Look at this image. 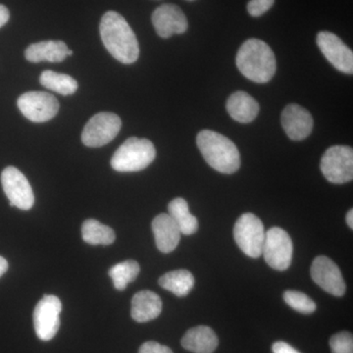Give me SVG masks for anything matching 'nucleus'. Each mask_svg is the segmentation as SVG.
I'll return each instance as SVG.
<instances>
[{
	"instance_id": "obj_1",
	"label": "nucleus",
	"mask_w": 353,
	"mask_h": 353,
	"mask_svg": "<svg viewBox=\"0 0 353 353\" xmlns=\"http://www.w3.org/2000/svg\"><path fill=\"white\" fill-rule=\"evenodd\" d=\"M99 31L102 43L116 60L123 64H132L139 59L138 39L126 19L119 13L108 11L104 14Z\"/></svg>"
},
{
	"instance_id": "obj_2",
	"label": "nucleus",
	"mask_w": 353,
	"mask_h": 353,
	"mask_svg": "<svg viewBox=\"0 0 353 353\" xmlns=\"http://www.w3.org/2000/svg\"><path fill=\"white\" fill-rule=\"evenodd\" d=\"M236 66L245 78L257 83H268L277 70L270 46L257 39H248L239 50Z\"/></svg>"
},
{
	"instance_id": "obj_3",
	"label": "nucleus",
	"mask_w": 353,
	"mask_h": 353,
	"mask_svg": "<svg viewBox=\"0 0 353 353\" xmlns=\"http://www.w3.org/2000/svg\"><path fill=\"white\" fill-rule=\"evenodd\" d=\"M196 143L202 157L216 171L234 174L240 169V152L227 137L210 130H203L197 134Z\"/></svg>"
},
{
	"instance_id": "obj_4",
	"label": "nucleus",
	"mask_w": 353,
	"mask_h": 353,
	"mask_svg": "<svg viewBox=\"0 0 353 353\" xmlns=\"http://www.w3.org/2000/svg\"><path fill=\"white\" fill-rule=\"evenodd\" d=\"M157 157L152 141L136 137L128 139L111 158V167L121 173H131L148 168Z\"/></svg>"
},
{
	"instance_id": "obj_5",
	"label": "nucleus",
	"mask_w": 353,
	"mask_h": 353,
	"mask_svg": "<svg viewBox=\"0 0 353 353\" xmlns=\"http://www.w3.org/2000/svg\"><path fill=\"white\" fill-rule=\"evenodd\" d=\"M263 223L252 213H245L239 218L234 228V238L243 252L252 259L262 255L265 241Z\"/></svg>"
},
{
	"instance_id": "obj_6",
	"label": "nucleus",
	"mask_w": 353,
	"mask_h": 353,
	"mask_svg": "<svg viewBox=\"0 0 353 353\" xmlns=\"http://www.w3.org/2000/svg\"><path fill=\"white\" fill-rule=\"evenodd\" d=\"M323 175L329 182L341 185L353 179V150L350 146L334 145L324 153L320 163Z\"/></svg>"
},
{
	"instance_id": "obj_7",
	"label": "nucleus",
	"mask_w": 353,
	"mask_h": 353,
	"mask_svg": "<svg viewBox=\"0 0 353 353\" xmlns=\"http://www.w3.org/2000/svg\"><path fill=\"white\" fill-rule=\"evenodd\" d=\"M292 241L285 230L274 227L267 231L262 254L271 268L278 271L289 269L292 261Z\"/></svg>"
},
{
	"instance_id": "obj_8",
	"label": "nucleus",
	"mask_w": 353,
	"mask_h": 353,
	"mask_svg": "<svg viewBox=\"0 0 353 353\" xmlns=\"http://www.w3.org/2000/svg\"><path fill=\"white\" fill-rule=\"evenodd\" d=\"M122 121L111 112L95 114L83 130L82 141L88 148H101L108 145L119 134Z\"/></svg>"
},
{
	"instance_id": "obj_9",
	"label": "nucleus",
	"mask_w": 353,
	"mask_h": 353,
	"mask_svg": "<svg viewBox=\"0 0 353 353\" xmlns=\"http://www.w3.org/2000/svg\"><path fill=\"white\" fill-rule=\"evenodd\" d=\"M62 303L57 296L44 294L34 311V327L39 340H52L60 327Z\"/></svg>"
},
{
	"instance_id": "obj_10",
	"label": "nucleus",
	"mask_w": 353,
	"mask_h": 353,
	"mask_svg": "<svg viewBox=\"0 0 353 353\" xmlns=\"http://www.w3.org/2000/svg\"><path fill=\"white\" fill-rule=\"evenodd\" d=\"M17 105L23 115L34 123L48 122L59 111L57 97L46 92H25L18 99Z\"/></svg>"
},
{
	"instance_id": "obj_11",
	"label": "nucleus",
	"mask_w": 353,
	"mask_h": 353,
	"mask_svg": "<svg viewBox=\"0 0 353 353\" xmlns=\"http://www.w3.org/2000/svg\"><path fill=\"white\" fill-rule=\"evenodd\" d=\"M1 183L11 208L30 210L34 204V194L24 174L13 166L7 167L1 173Z\"/></svg>"
},
{
	"instance_id": "obj_12",
	"label": "nucleus",
	"mask_w": 353,
	"mask_h": 353,
	"mask_svg": "<svg viewBox=\"0 0 353 353\" xmlns=\"http://www.w3.org/2000/svg\"><path fill=\"white\" fill-rule=\"evenodd\" d=\"M318 48L334 68L345 74L353 73L352 50L338 36L330 32H320Z\"/></svg>"
},
{
	"instance_id": "obj_13",
	"label": "nucleus",
	"mask_w": 353,
	"mask_h": 353,
	"mask_svg": "<svg viewBox=\"0 0 353 353\" xmlns=\"http://www.w3.org/2000/svg\"><path fill=\"white\" fill-rule=\"evenodd\" d=\"M311 277L325 292L334 296H343L347 285L338 265L326 256L316 257L311 266Z\"/></svg>"
},
{
	"instance_id": "obj_14",
	"label": "nucleus",
	"mask_w": 353,
	"mask_h": 353,
	"mask_svg": "<svg viewBox=\"0 0 353 353\" xmlns=\"http://www.w3.org/2000/svg\"><path fill=\"white\" fill-rule=\"evenodd\" d=\"M152 24L158 36L168 39L188 30V20L180 7L175 4H163L152 14Z\"/></svg>"
},
{
	"instance_id": "obj_15",
	"label": "nucleus",
	"mask_w": 353,
	"mask_h": 353,
	"mask_svg": "<svg viewBox=\"0 0 353 353\" xmlns=\"http://www.w3.org/2000/svg\"><path fill=\"white\" fill-rule=\"evenodd\" d=\"M282 126L292 141H303L313 129V118L305 108L299 104H290L282 113Z\"/></svg>"
},
{
	"instance_id": "obj_16",
	"label": "nucleus",
	"mask_w": 353,
	"mask_h": 353,
	"mask_svg": "<svg viewBox=\"0 0 353 353\" xmlns=\"http://www.w3.org/2000/svg\"><path fill=\"white\" fill-rule=\"evenodd\" d=\"M152 232L159 252L170 253L180 243V229L169 214H159L152 221Z\"/></svg>"
},
{
	"instance_id": "obj_17",
	"label": "nucleus",
	"mask_w": 353,
	"mask_h": 353,
	"mask_svg": "<svg viewBox=\"0 0 353 353\" xmlns=\"http://www.w3.org/2000/svg\"><path fill=\"white\" fill-rule=\"evenodd\" d=\"M161 311V299L152 290H141L132 297L131 315L136 322L146 323L157 319Z\"/></svg>"
},
{
	"instance_id": "obj_18",
	"label": "nucleus",
	"mask_w": 353,
	"mask_h": 353,
	"mask_svg": "<svg viewBox=\"0 0 353 353\" xmlns=\"http://www.w3.org/2000/svg\"><path fill=\"white\" fill-rule=\"evenodd\" d=\"M67 44L62 41H46L32 43L25 51V57L32 63L48 61L59 63L67 58Z\"/></svg>"
},
{
	"instance_id": "obj_19",
	"label": "nucleus",
	"mask_w": 353,
	"mask_h": 353,
	"mask_svg": "<svg viewBox=\"0 0 353 353\" xmlns=\"http://www.w3.org/2000/svg\"><path fill=\"white\" fill-rule=\"evenodd\" d=\"M226 108L228 113L234 121L243 124L252 122L260 110L259 102L245 92H236L230 95Z\"/></svg>"
},
{
	"instance_id": "obj_20",
	"label": "nucleus",
	"mask_w": 353,
	"mask_h": 353,
	"mask_svg": "<svg viewBox=\"0 0 353 353\" xmlns=\"http://www.w3.org/2000/svg\"><path fill=\"white\" fill-rule=\"evenodd\" d=\"M218 343L214 331L206 326L190 329L182 339L183 347L194 353H213Z\"/></svg>"
},
{
	"instance_id": "obj_21",
	"label": "nucleus",
	"mask_w": 353,
	"mask_h": 353,
	"mask_svg": "<svg viewBox=\"0 0 353 353\" xmlns=\"http://www.w3.org/2000/svg\"><path fill=\"white\" fill-rule=\"evenodd\" d=\"M168 214L175 221L182 234L190 236L199 230V221L196 216L190 214L189 204L183 199L178 197L168 204Z\"/></svg>"
},
{
	"instance_id": "obj_22",
	"label": "nucleus",
	"mask_w": 353,
	"mask_h": 353,
	"mask_svg": "<svg viewBox=\"0 0 353 353\" xmlns=\"http://www.w3.org/2000/svg\"><path fill=\"white\" fill-rule=\"evenodd\" d=\"M160 287L179 297L188 296L194 287V275L188 270H175L159 279Z\"/></svg>"
},
{
	"instance_id": "obj_23",
	"label": "nucleus",
	"mask_w": 353,
	"mask_h": 353,
	"mask_svg": "<svg viewBox=\"0 0 353 353\" xmlns=\"http://www.w3.org/2000/svg\"><path fill=\"white\" fill-rule=\"evenodd\" d=\"M83 240L92 245H110L115 241V232L97 220L88 219L82 227Z\"/></svg>"
},
{
	"instance_id": "obj_24",
	"label": "nucleus",
	"mask_w": 353,
	"mask_h": 353,
	"mask_svg": "<svg viewBox=\"0 0 353 353\" xmlns=\"http://www.w3.org/2000/svg\"><path fill=\"white\" fill-rule=\"evenodd\" d=\"M39 82L48 90L62 95L74 94L79 87L75 79L71 76L57 73L50 70H46L41 73Z\"/></svg>"
},
{
	"instance_id": "obj_25",
	"label": "nucleus",
	"mask_w": 353,
	"mask_h": 353,
	"mask_svg": "<svg viewBox=\"0 0 353 353\" xmlns=\"http://www.w3.org/2000/svg\"><path fill=\"white\" fill-rule=\"evenodd\" d=\"M139 265L134 260L129 259L114 265L109 269V277L112 279L114 287L117 290H124L130 283L138 278Z\"/></svg>"
},
{
	"instance_id": "obj_26",
	"label": "nucleus",
	"mask_w": 353,
	"mask_h": 353,
	"mask_svg": "<svg viewBox=\"0 0 353 353\" xmlns=\"http://www.w3.org/2000/svg\"><path fill=\"white\" fill-rule=\"evenodd\" d=\"M284 299L290 307L303 314H311L317 308L310 297L297 290H287L284 294Z\"/></svg>"
},
{
	"instance_id": "obj_27",
	"label": "nucleus",
	"mask_w": 353,
	"mask_h": 353,
	"mask_svg": "<svg viewBox=\"0 0 353 353\" xmlns=\"http://www.w3.org/2000/svg\"><path fill=\"white\" fill-rule=\"evenodd\" d=\"M330 347L333 353H353L352 334L348 332L334 334L330 340Z\"/></svg>"
},
{
	"instance_id": "obj_28",
	"label": "nucleus",
	"mask_w": 353,
	"mask_h": 353,
	"mask_svg": "<svg viewBox=\"0 0 353 353\" xmlns=\"http://www.w3.org/2000/svg\"><path fill=\"white\" fill-rule=\"evenodd\" d=\"M275 0H250L248 4V11L252 17H259L266 13L273 6Z\"/></svg>"
},
{
	"instance_id": "obj_29",
	"label": "nucleus",
	"mask_w": 353,
	"mask_h": 353,
	"mask_svg": "<svg viewBox=\"0 0 353 353\" xmlns=\"http://www.w3.org/2000/svg\"><path fill=\"white\" fill-rule=\"evenodd\" d=\"M139 353H173L171 348L160 345L157 341H146L141 347Z\"/></svg>"
},
{
	"instance_id": "obj_30",
	"label": "nucleus",
	"mask_w": 353,
	"mask_h": 353,
	"mask_svg": "<svg viewBox=\"0 0 353 353\" xmlns=\"http://www.w3.org/2000/svg\"><path fill=\"white\" fill-rule=\"evenodd\" d=\"M273 353H301L285 341H277L272 347Z\"/></svg>"
},
{
	"instance_id": "obj_31",
	"label": "nucleus",
	"mask_w": 353,
	"mask_h": 353,
	"mask_svg": "<svg viewBox=\"0 0 353 353\" xmlns=\"http://www.w3.org/2000/svg\"><path fill=\"white\" fill-rule=\"evenodd\" d=\"M9 18H10V13L8 9L0 4V28L3 27L8 22Z\"/></svg>"
},
{
	"instance_id": "obj_32",
	"label": "nucleus",
	"mask_w": 353,
	"mask_h": 353,
	"mask_svg": "<svg viewBox=\"0 0 353 353\" xmlns=\"http://www.w3.org/2000/svg\"><path fill=\"white\" fill-rule=\"evenodd\" d=\"M7 270H8V262L6 261V259L0 256V278L6 273Z\"/></svg>"
},
{
	"instance_id": "obj_33",
	"label": "nucleus",
	"mask_w": 353,
	"mask_h": 353,
	"mask_svg": "<svg viewBox=\"0 0 353 353\" xmlns=\"http://www.w3.org/2000/svg\"><path fill=\"white\" fill-rule=\"evenodd\" d=\"M347 223L350 229H353V210L350 209L347 214Z\"/></svg>"
},
{
	"instance_id": "obj_34",
	"label": "nucleus",
	"mask_w": 353,
	"mask_h": 353,
	"mask_svg": "<svg viewBox=\"0 0 353 353\" xmlns=\"http://www.w3.org/2000/svg\"><path fill=\"white\" fill-rule=\"evenodd\" d=\"M72 55H73V51L70 50L67 51V57H72Z\"/></svg>"
},
{
	"instance_id": "obj_35",
	"label": "nucleus",
	"mask_w": 353,
	"mask_h": 353,
	"mask_svg": "<svg viewBox=\"0 0 353 353\" xmlns=\"http://www.w3.org/2000/svg\"><path fill=\"white\" fill-rule=\"evenodd\" d=\"M189 1H192V0H189Z\"/></svg>"
}]
</instances>
